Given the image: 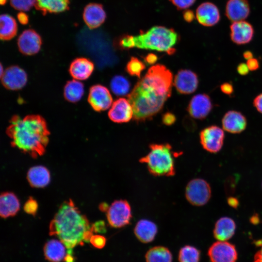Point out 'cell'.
Returning <instances> with one entry per match:
<instances>
[{"instance_id": "obj_1", "label": "cell", "mask_w": 262, "mask_h": 262, "mask_svg": "<svg viewBox=\"0 0 262 262\" xmlns=\"http://www.w3.org/2000/svg\"><path fill=\"white\" fill-rule=\"evenodd\" d=\"M172 80V72L163 65L157 64L148 69L128 96L134 121L150 120L162 110L171 96Z\"/></svg>"}, {"instance_id": "obj_2", "label": "cell", "mask_w": 262, "mask_h": 262, "mask_svg": "<svg viewBox=\"0 0 262 262\" xmlns=\"http://www.w3.org/2000/svg\"><path fill=\"white\" fill-rule=\"evenodd\" d=\"M93 232V225L70 199L61 205L49 225V234L57 236L68 250L89 242Z\"/></svg>"}, {"instance_id": "obj_3", "label": "cell", "mask_w": 262, "mask_h": 262, "mask_svg": "<svg viewBox=\"0 0 262 262\" xmlns=\"http://www.w3.org/2000/svg\"><path fill=\"white\" fill-rule=\"evenodd\" d=\"M11 145L35 158L43 155L50 132L45 120L37 115L13 116L6 130Z\"/></svg>"}, {"instance_id": "obj_4", "label": "cell", "mask_w": 262, "mask_h": 262, "mask_svg": "<svg viewBox=\"0 0 262 262\" xmlns=\"http://www.w3.org/2000/svg\"><path fill=\"white\" fill-rule=\"evenodd\" d=\"M179 41L177 33L172 29L155 26L137 36H132V48L155 50L173 54Z\"/></svg>"}, {"instance_id": "obj_5", "label": "cell", "mask_w": 262, "mask_h": 262, "mask_svg": "<svg viewBox=\"0 0 262 262\" xmlns=\"http://www.w3.org/2000/svg\"><path fill=\"white\" fill-rule=\"evenodd\" d=\"M150 151L140 158L139 162L146 164L149 173L154 176H172L175 174L174 157L175 153L169 144H152Z\"/></svg>"}, {"instance_id": "obj_6", "label": "cell", "mask_w": 262, "mask_h": 262, "mask_svg": "<svg viewBox=\"0 0 262 262\" xmlns=\"http://www.w3.org/2000/svg\"><path fill=\"white\" fill-rule=\"evenodd\" d=\"M185 195L186 199L192 205L203 206L211 197V188L208 182L203 179H193L187 184Z\"/></svg>"}, {"instance_id": "obj_7", "label": "cell", "mask_w": 262, "mask_h": 262, "mask_svg": "<svg viewBox=\"0 0 262 262\" xmlns=\"http://www.w3.org/2000/svg\"><path fill=\"white\" fill-rule=\"evenodd\" d=\"M106 212L109 225L115 228H122L128 225L132 217L130 205L126 200L114 201Z\"/></svg>"}, {"instance_id": "obj_8", "label": "cell", "mask_w": 262, "mask_h": 262, "mask_svg": "<svg viewBox=\"0 0 262 262\" xmlns=\"http://www.w3.org/2000/svg\"><path fill=\"white\" fill-rule=\"evenodd\" d=\"M224 131L222 128L214 125L202 129L199 133V139L203 148L210 153L218 152L224 144Z\"/></svg>"}, {"instance_id": "obj_9", "label": "cell", "mask_w": 262, "mask_h": 262, "mask_svg": "<svg viewBox=\"0 0 262 262\" xmlns=\"http://www.w3.org/2000/svg\"><path fill=\"white\" fill-rule=\"evenodd\" d=\"M208 255L211 262H236L238 253L234 245L226 241H217L209 247Z\"/></svg>"}, {"instance_id": "obj_10", "label": "cell", "mask_w": 262, "mask_h": 262, "mask_svg": "<svg viewBox=\"0 0 262 262\" xmlns=\"http://www.w3.org/2000/svg\"><path fill=\"white\" fill-rule=\"evenodd\" d=\"M213 104L210 97L205 93H200L193 97L190 100L187 111L193 118L203 120L211 112Z\"/></svg>"}, {"instance_id": "obj_11", "label": "cell", "mask_w": 262, "mask_h": 262, "mask_svg": "<svg viewBox=\"0 0 262 262\" xmlns=\"http://www.w3.org/2000/svg\"><path fill=\"white\" fill-rule=\"evenodd\" d=\"M88 101L94 110L101 112L110 108L113 98L107 88L102 85L96 84L90 88Z\"/></svg>"}, {"instance_id": "obj_12", "label": "cell", "mask_w": 262, "mask_h": 262, "mask_svg": "<svg viewBox=\"0 0 262 262\" xmlns=\"http://www.w3.org/2000/svg\"><path fill=\"white\" fill-rule=\"evenodd\" d=\"M199 83L197 74L189 69H181L175 76L174 85L178 93L188 95L195 92Z\"/></svg>"}, {"instance_id": "obj_13", "label": "cell", "mask_w": 262, "mask_h": 262, "mask_svg": "<svg viewBox=\"0 0 262 262\" xmlns=\"http://www.w3.org/2000/svg\"><path fill=\"white\" fill-rule=\"evenodd\" d=\"M1 77L3 85L7 89L16 90L22 88L27 82L25 71L16 66L6 68Z\"/></svg>"}, {"instance_id": "obj_14", "label": "cell", "mask_w": 262, "mask_h": 262, "mask_svg": "<svg viewBox=\"0 0 262 262\" xmlns=\"http://www.w3.org/2000/svg\"><path fill=\"white\" fill-rule=\"evenodd\" d=\"M222 129L230 133L238 134L246 128V117L241 112L236 110H229L226 112L221 119Z\"/></svg>"}, {"instance_id": "obj_15", "label": "cell", "mask_w": 262, "mask_h": 262, "mask_svg": "<svg viewBox=\"0 0 262 262\" xmlns=\"http://www.w3.org/2000/svg\"><path fill=\"white\" fill-rule=\"evenodd\" d=\"M41 38L35 31L28 29L23 31L17 40L19 51L23 54L32 55L37 53L40 49Z\"/></svg>"}, {"instance_id": "obj_16", "label": "cell", "mask_w": 262, "mask_h": 262, "mask_svg": "<svg viewBox=\"0 0 262 262\" xmlns=\"http://www.w3.org/2000/svg\"><path fill=\"white\" fill-rule=\"evenodd\" d=\"M230 31L231 40L238 45L249 43L254 34L252 25L244 20L233 22L230 26Z\"/></svg>"}, {"instance_id": "obj_17", "label": "cell", "mask_w": 262, "mask_h": 262, "mask_svg": "<svg viewBox=\"0 0 262 262\" xmlns=\"http://www.w3.org/2000/svg\"><path fill=\"white\" fill-rule=\"evenodd\" d=\"M110 120L117 123H126L133 116L132 107L129 100L121 98L114 102L108 112Z\"/></svg>"}, {"instance_id": "obj_18", "label": "cell", "mask_w": 262, "mask_h": 262, "mask_svg": "<svg viewBox=\"0 0 262 262\" xmlns=\"http://www.w3.org/2000/svg\"><path fill=\"white\" fill-rule=\"evenodd\" d=\"M196 16L199 23L205 27L214 26L220 19L218 7L211 2L201 3L196 10Z\"/></svg>"}, {"instance_id": "obj_19", "label": "cell", "mask_w": 262, "mask_h": 262, "mask_svg": "<svg viewBox=\"0 0 262 262\" xmlns=\"http://www.w3.org/2000/svg\"><path fill=\"white\" fill-rule=\"evenodd\" d=\"M250 13V7L247 0H228L225 8V15L232 22L244 20Z\"/></svg>"}, {"instance_id": "obj_20", "label": "cell", "mask_w": 262, "mask_h": 262, "mask_svg": "<svg viewBox=\"0 0 262 262\" xmlns=\"http://www.w3.org/2000/svg\"><path fill=\"white\" fill-rule=\"evenodd\" d=\"M106 15L101 4L90 3L84 9L83 18L90 29L99 27L105 20Z\"/></svg>"}, {"instance_id": "obj_21", "label": "cell", "mask_w": 262, "mask_h": 262, "mask_svg": "<svg viewBox=\"0 0 262 262\" xmlns=\"http://www.w3.org/2000/svg\"><path fill=\"white\" fill-rule=\"evenodd\" d=\"M94 69V64L85 58H78L70 64L69 72L71 76L79 81L85 80L92 74Z\"/></svg>"}, {"instance_id": "obj_22", "label": "cell", "mask_w": 262, "mask_h": 262, "mask_svg": "<svg viewBox=\"0 0 262 262\" xmlns=\"http://www.w3.org/2000/svg\"><path fill=\"white\" fill-rule=\"evenodd\" d=\"M235 230L236 224L234 221L229 217H222L216 222L213 234L216 240L226 241L233 236Z\"/></svg>"}, {"instance_id": "obj_23", "label": "cell", "mask_w": 262, "mask_h": 262, "mask_svg": "<svg viewBox=\"0 0 262 262\" xmlns=\"http://www.w3.org/2000/svg\"><path fill=\"white\" fill-rule=\"evenodd\" d=\"M157 231L156 225L147 219L139 220L134 229V233L136 238L144 243L152 242L154 239Z\"/></svg>"}, {"instance_id": "obj_24", "label": "cell", "mask_w": 262, "mask_h": 262, "mask_svg": "<svg viewBox=\"0 0 262 262\" xmlns=\"http://www.w3.org/2000/svg\"><path fill=\"white\" fill-rule=\"evenodd\" d=\"M19 201L12 192L2 193L0 197V215L2 218L14 216L19 211Z\"/></svg>"}, {"instance_id": "obj_25", "label": "cell", "mask_w": 262, "mask_h": 262, "mask_svg": "<svg viewBox=\"0 0 262 262\" xmlns=\"http://www.w3.org/2000/svg\"><path fill=\"white\" fill-rule=\"evenodd\" d=\"M65 246L61 241L49 240L43 248L45 259L50 262H60L65 260L67 255Z\"/></svg>"}, {"instance_id": "obj_26", "label": "cell", "mask_w": 262, "mask_h": 262, "mask_svg": "<svg viewBox=\"0 0 262 262\" xmlns=\"http://www.w3.org/2000/svg\"><path fill=\"white\" fill-rule=\"evenodd\" d=\"M27 180L32 187H44L50 182V173L45 166L42 165L33 166L28 171Z\"/></svg>"}, {"instance_id": "obj_27", "label": "cell", "mask_w": 262, "mask_h": 262, "mask_svg": "<svg viewBox=\"0 0 262 262\" xmlns=\"http://www.w3.org/2000/svg\"><path fill=\"white\" fill-rule=\"evenodd\" d=\"M69 0H36L35 7L44 15L48 13H58L69 8Z\"/></svg>"}, {"instance_id": "obj_28", "label": "cell", "mask_w": 262, "mask_h": 262, "mask_svg": "<svg viewBox=\"0 0 262 262\" xmlns=\"http://www.w3.org/2000/svg\"><path fill=\"white\" fill-rule=\"evenodd\" d=\"M0 37L3 40L13 38L16 34L17 26L16 20L8 14L0 16Z\"/></svg>"}, {"instance_id": "obj_29", "label": "cell", "mask_w": 262, "mask_h": 262, "mask_svg": "<svg viewBox=\"0 0 262 262\" xmlns=\"http://www.w3.org/2000/svg\"><path fill=\"white\" fill-rule=\"evenodd\" d=\"M83 93V84L77 80L74 79L67 82L64 87L65 98L71 102L79 101L82 98Z\"/></svg>"}, {"instance_id": "obj_30", "label": "cell", "mask_w": 262, "mask_h": 262, "mask_svg": "<svg viewBox=\"0 0 262 262\" xmlns=\"http://www.w3.org/2000/svg\"><path fill=\"white\" fill-rule=\"evenodd\" d=\"M147 262H172L170 251L163 246H156L150 248L145 255Z\"/></svg>"}, {"instance_id": "obj_31", "label": "cell", "mask_w": 262, "mask_h": 262, "mask_svg": "<svg viewBox=\"0 0 262 262\" xmlns=\"http://www.w3.org/2000/svg\"><path fill=\"white\" fill-rule=\"evenodd\" d=\"M110 88L115 95L125 96L130 91L131 83L126 77L122 75H116L111 81Z\"/></svg>"}, {"instance_id": "obj_32", "label": "cell", "mask_w": 262, "mask_h": 262, "mask_svg": "<svg viewBox=\"0 0 262 262\" xmlns=\"http://www.w3.org/2000/svg\"><path fill=\"white\" fill-rule=\"evenodd\" d=\"M200 252L196 247L191 246H185L180 248L179 253V262H199Z\"/></svg>"}, {"instance_id": "obj_33", "label": "cell", "mask_w": 262, "mask_h": 262, "mask_svg": "<svg viewBox=\"0 0 262 262\" xmlns=\"http://www.w3.org/2000/svg\"><path fill=\"white\" fill-rule=\"evenodd\" d=\"M146 68L145 63L135 57H131L126 66V70L131 76L140 78L142 71Z\"/></svg>"}, {"instance_id": "obj_34", "label": "cell", "mask_w": 262, "mask_h": 262, "mask_svg": "<svg viewBox=\"0 0 262 262\" xmlns=\"http://www.w3.org/2000/svg\"><path fill=\"white\" fill-rule=\"evenodd\" d=\"M11 5L20 11H29L35 5L36 0H10Z\"/></svg>"}, {"instance_id": "obj_35", "label": "cell", "mask_w": 262, "mask_h": 262, "mask_svg": "<svg viewBox=\"0 0 262 262\" xmlns=\"http://www.w3.org/2000/svg\"><path fill=\"white\" fill-rule=\"evenodd\" d=\"M38 209V204L35 199L30 197L24 206L25 212L30 214L34 215Z\"/></svg>"}, {"instance_id": "obj_36", "label": "cell", "mask_w": 262, "mask_h": 262, "mask_svg": "<svg viewBox=\"0 0 262 262\" xmlns=\"http://www.w3.org/2000/svg\"><path fill=\"white\" fill-rule=\"evenodd\" d=\"M90 242L95 247L101 249L105 246L106 238L101 235H93L90 238Z\"/></svg>"}, {"instance_id": "obj_37", "label": "cell", "mask_w": 262, "mask_h": 262, "mask_svg": "<svg viewBox=\"0 0 262 262\" xmlns=\"http://www.w3.org/2000/svg\"><path fill=\"white\" fill-rule=\"evenodd\" d=\"M179 10L185 9L192 6L196 0H169Z\"/></svg>"}, {"instance_id": "obj_38", "label": "cell", "mask_w": 262, "mask_h": 262, "mask_svg": "<svg viewBox=\"0 0 262 262\" xmlns=\"http://www.w3.org/2000/svg\"><path fill=\"white\" fill-rule=\"evenodd\" d=\"M176 120L174 114L170 112H166L162 116V122L164 124L170 126L174 124Z\"/></svg>"}, {"instance_id": "obj_39", "label": "cell", "mask_w": 262, "mask_h": 262, "mask_svg": "<svg viewBox=\"0 0 262 262\" xmlns=\"http://www.w3.org/2000/svg\"><path fill=\"white\" fill-rule=\"evenodd\" d=\"M253 244L260 248L254 256L253 262H262V238L254 241Z\"/></svg>"}, {"instance_id": "obj_40", "label": "cell", "mask_w": 262, "mask_h": 262, "mask_svg": "<svg viewBox=\"0 0 262 262\" xmlns=\"http://www.w3.org/2000/svg\"><path fill=\"white\" fill-rule=\"evenodd\" d=\"M220 89L223 94L230 96L233 93L234 88L233 85L229 82H225L220 86Z\"/></svg>"}, {"instance_id": "obj_41", "label": "cell", "mask_w": 262, "mask_h": 262, "mask_svg": "<svg viewBox=\"0 0 262 262\" xmlns=\"http://www.w3.org/2000/svg\"><path fill=\"white\" fill-rule=\"evenodd\" d=\"M250 71H254L260 67V63L258 60L254 57L246 60V63Z\"/></svg>"}, {"instance_id": "obj_42", "label": "cell", "mask_w": 262, "mask_h": 262, "mask_svg": "<svg viewBox=\"0 0 262 262\" xmlns=\"http://www.w3.org/2000/svg\"><path fill=\"white\" fill-rule=\"evenodd\" d=\"M253 105L258 112L262 114V93L258 94L253 99Z\"/></svg>"}, {"instance_id": "obj_43", "label": "cell", "mask_w": 262, "mask_h": 262, "mask_svg": "<svg viewBox=\"0 0 262 262\" xmlns=\"http://www.w3.org/2000/svg\"><path fill=\"white\" fill-rule=\"evenodd\" d=\"M94 231L96 233H104L106 231L105 224L104 221H99L93 224Z\"/></svg>"}, {"instance_id": "obj_44", "label": "cell", "mask_w": 262, "mask_h": 262, "mask_svg": "<svg viewBox=\"0 0 262 262\" xmlns=\"http://www.w3.org/2000/svg\"><path fill=\"white\" fill-rule=\"evenodd\" d=\"M237 72L241 76H246L247 75L250 70L246 65L245 63H240L237 66Z\"/></svg>"}, {"instance_id": "obj_45", "label": "cell", "mask_w": 262, "mask_h": 262, "mask_svg": "<svg viewBox=\"0 0 262 262\" xmlns=\"http://www.w3.org/2000/svg\"><path fill=\"white\" fill-rule=\"evenodd\" d=\"M157 56L154 53H149L144 57L145 63L148 65L154 64L157 62Z\"/></svg>"}, {"instance_id": "obj_46", "label": "cell", "mask_w": 262, "mask_h": 262, "mask_svg": "<svg viewBox=\"0 0 262 262\" xmlns=\"http://www.w3.org/2000/svg\"><path fill=\"white\" fill-rule=\"evenodd\" d=\"M17 17L19 22L21 24L25 25L27 24L28 22V16L26 13H25L23 11H21L18 13Z\"/></svg>"}, {"instance_id": "obj_47", "label": "cell", "mask_w": 262, "mask_h": 262, "mask_svg": "<svg viewBox=\"0 0 262 262\" xmlns=\"http://www.w3.org/2000/svg\"><path fill=\"white\" fill-rule=\"evenodd\" d=\"M183 16L185 20L188 22H192L195 18L194 13L190 10L184 11L183 13Z\"/></svg>"}, {"instance_id": "obj_48", "label": "cell", "mask_w": 262, "mask_h": 262, "mask_svg": "<svg viewBox=\"0 0 262 262\" xmlns=\"http://www.w3.org/2000/svg\"><path fill=\"white\" fill-rule=\"evenodd\" d=\"M228 204L234 208H236L239 205L238 200L234 197H229L227 200Z\"/></svg>"}, {"instance_id": "obj_49", "label": "cell", "mask_w": 262, "mask_h": 262, "mask_svg": "<svg viewBox=\"0 0 262 262\" xmlns=\"http://www.w3.org/2000/svg\"><path fill=\"white\" fill-rule=\"evenodd\" d=\"M243 57L247 60L253 57V53L250 50H246L243 53Z\"/></svg>"}, {"instance_id": "obj_50", "label": "cell", "mask_w": 262, "mask_h": 262, "mask_svg": "<svg viewBox=\"0 0 262 262\" xmlns=\"http://www.w3.org/2000/svg\"><path fill=\"white\" fill-rule=\"evenodd\" d=\"M99 207L101 211L107 212L109 206L106 203H103L100 204Z\"/></svg>"}, {"instance_id": "obj_51", "label": "cell", "mask_w": 262, "mask_h": 262, "mask_svg": "<svg viewBox=\"0 0 262 262\" xmlns=\"http://www.w3.org/2000/svg\"><path fill=\"white\" fill-rule=\"evenodd\" d=\"M7 1V0H0V2L1 5L5 4Z\"/></svg>"}, {"instance_id": "obj_52", "label": "cell", "mask_w": 262, "mask_h": 262, "mask_svg": "<svg viewBox=\"0 0 262 262\" xmlns=\"http://www.w3.org/2000/svg\"></svg>"}]
</instances>
